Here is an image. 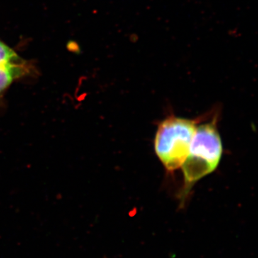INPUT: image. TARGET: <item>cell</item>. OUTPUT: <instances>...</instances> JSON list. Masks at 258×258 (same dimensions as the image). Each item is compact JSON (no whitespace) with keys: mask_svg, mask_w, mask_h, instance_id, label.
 I'll return each mask as SVG.
<instances>
[{"mask_svg":"<svg viewBox=\"0 0 258 258\" xmlns=\"http://www.w3.org/2000/svg\"><path fill=\"white\" fill-rule=\"evenodd\" d=\"M19 57L11 47L0 41V66L18 62Z\"/></svg>","mask_w":258,"mask_h":258,"instance_id":"obj_4","label":"cell"},{"mask_svg":"<svg viewBox=\"0 0 258 258\" xmlns=\"http://www.w3.org/2000/svg\"><path fill=\"white\" fill-rule=\"evenodd\" d=\"M223 152L217 119L197 127L189 154L181 166L184 174L182 200L187 197L194 185L217 169Z\"/></svg>","mask_w":258,"mask_h":258,"instance_id":"obj_1","label":"cell"},{"mask_svg":"<svg viewBox=\"0 0 258 258\" xmlns=\"http://www.w3.org/2000/svg\"><path fill=\"white\" fill-rule=\"evenodd\" d=\"M197 123L195 120L171 115L159 125L154 149L166 170L174 171L182 166L189 154Z\"/></svg>","mask_w":258,"mask_h":258,"instance_id":"obj_2","label":"cell"},{"mask_svg":"<svg viewBox=\"0 0 258 258\" xmlns=\"http://www.w3.org/2000/svg\"><path fill=\"white\" fill-rule=\"evenodd\" d=\"M25 71L23 64L20 62L0 66V93L9 87L15 80L23 76Z\"/></svg>","mask_w":258,"mask_h":258,"instance_id":"obj_3","label":"cell"}]
</instances>
